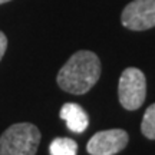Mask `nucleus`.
<instances>
[{"instance_id": "f257e3e1", "label": "nucleus", "mask_w": 155, "mask_h": 155, "mask_svg": "<svg viewBox=\"0 0 155 155\" xmlns=\"http://www.w3.org/2000/svg\"><path fill=\"white\" fill-rule=\"evenodd\" d=\"M101 78V61L94 52L79 50L73 53L69 61L58 73V85L63 91L73 95H83Z\"/></svg>"}, {"instance_id": "f03ea898", "label": "nucleus", "mask_w": 155, "mask_h": 155, "mask_svg": "<svg viewBox=\"0 0 155 155\" xmlns=\"http://www.w3.org/2000/svg\"><path fill=\"white\" fill-rule=\"evenodd\" d=\"M40 131L29 122L9 127L0 137V155H36Z\"/></svg>"}, {"instance_id": "7ed1b4c3", "label": "nucleus", "mask_w": 155, "mask_h": 155, "mask_svg": "<svg viewBox=\"0 0 155 155\" xmlns=\"http://www.w3.org/2000/svg\"><path fill=\"white\" fill-rule=\"evenodd\" d=\"M118 98L127 111H137L147 98V78L138 68H127L118 83Z\"/></svg>"}, {"instance_id": "20e7f679", "label": "nucleus", "mask_w": 155, "mask_h": 155, "mask_svg": "<svg viewBox=\"0 0 155 155\" xmlns=\"http://www.w3.org/2000/svg\"><path fill=\"white\" fill-rule=\"evenodd\" d=\"M124 28L135 32L155 28V0H134L121 15Z\"/></svg>"}, {"instance_id": "39448f33", "label": "nucleus", "mask_w": 155, "mask_h": 155, "mask_svg": "<svg viewBox=\"0 0 155 155\" xmlns=\"http://www.w3.org/2000/svg\"><path fill=\"white\" fill-rule=\"evenodd\" d=\"M128 132L124 129H106L89 139L86 151L91 155H115L128 145Z\"/></svg>"}, {"instance_id": "423d86ee", "label": "nucleus", "mask_w": 155, "mask_h": 155, "mask_svg": "<svg viewBox=\"0 0 155 155\" xmlns=\"http://www.w3.org/2000/svg\"><path fill=\"white\" fill-rule=\"evenodd\" d=\"M59 116L66 122L68 128L72 132L82 134L89 125V118L86 115V112H85L82 106L78 105V104H71V102L65 104L61 108Z\"/></svg>"}, {"instance_id": "0eeeda50", "label": "nucleus", "mask_w": 155, "mask_h": 155, "mask_svg": "<svg viewBox=\"0 0 155 155\" xmlns=\"http://www.w3.org/2000/svg\"><path fill=\"white\" fill-rule=\"evenodd\" d=\"M49 151L50 155H78V144L71 138H55Z\"/></svg>"}, {"instance_id": "6e6552de", "label": "nucleus", "mask_w": 155, "mask_h": 155, "mask_svg": "<svg viewBox=\"0 0 155 155\" xmlns=\"http://www.w3.org/2000/svg\"><path fill=\"white\" fill-rule=\"evenodd\" d=\"M141 132L148 139H155V104L150 105L141 122Z\"/></svg>"}, {"instance_id": "1a4fd4ad", "label": "nucleus", "mask_w": 155, "mask_h": 155, "mask_svg": "<svg viewBox=\"0 0 155 155\" xmlns=\"http://www.w3.org/2000/svg\"><path fill=\"white\" fill-rule=\"evenodd\" d=\"M6 49H7V38H6V35L0 30V61H2V58L5 56Z\"/></svg>"}, {"instance_id": "9d476101", "label": "nucleus", "mask_w": 155, "mask_h": 155, "mask_svg": "<svg viewBox=\"0 0 155 155\" xmlns=\"http://www.w3.org/2000/svg\"><path fill=\"white\" fill-rule=\"evenodd\" d=\"M7 2H12V0H0V5H3V3H7Z\"/></svg>"}]
</instances>
